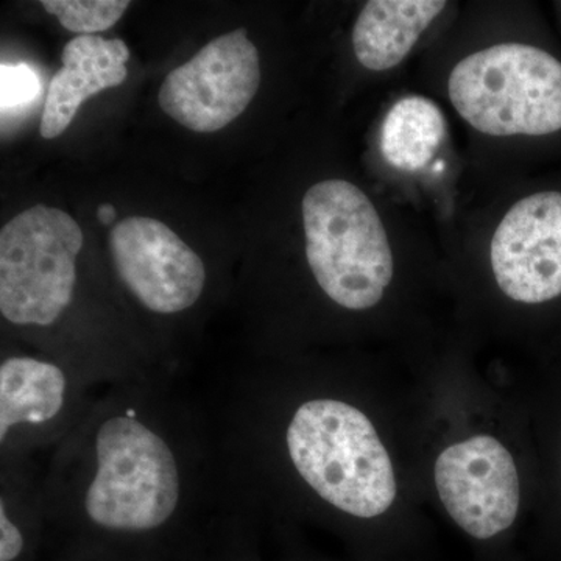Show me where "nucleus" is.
<instances>
[{
    "instance_id": "1a4fd4ad",
    "label": "nucleus",
    "mask_w": 561,
    "mask_h": 561,
    "mask_svg": "<svg viewBox=\"0 0 561 561\" xmlns=\"http://www.w3.org/2000/svg\"><path fill=\"white\" fill-rule=\"evenodd\" d=\"M497 286L512 300L538 305L561 295V192L516 203L491 241Z\"/></svg>"
},
{
    "instance_id": "39448f33",
    "label": "nucleus",
    "mask_w": 561,
    "mask_h": 561,
    "mask_svg": "<svg viewBox=\"0 0 561 561\" xmlns=\"http://www.w3.org/2000/svg\"><path fill=\"white\" fill-rule=\"evenodd\" d=\"M83 231L65 210L32 206L0 231V312L18 327H50L69 308Z\"/></svg>"
},
{
    "instance_id": "f257e3e1",
    "label": "nucleus",
    "mask_w": 561,
    "mask_h": 561,
    "mask_svg": "<svg viewBox=\"0 0 561 561\" xmlns=\"http://www.w3.org/2000/svg\"><path fill=\"white\" fill-rule=\"evenodd\" d=\"M286 443L302 481L332 507L367 519L393 504V465L359 409L337 400L305 402L290 420Z\"/></svg>"
},
{
    "instance_id": "4468645a",
    "label": "nucleus",
    "mask_w": 561,
    "mask_h": 561,
    "mask_svg": "<svg viewBox=\"0 0 561 561\" xmlns=\"http://www.w3.org/2000/svg\"><path fill=\"white\" fill-rule=\"evenodd\" d=\"M41 5L62 27L80 36H94L113 27L130 7L128 0H43Z\"/></svg>"
},
{
    "instance_id": "dca6fc26",
    "label": "nucleus",
    "mask_w": 561,
    "mask_h": 561,
    "mask_svg": "<svg viewBox=\"0 0 561 561\" xmlns=\"http://www.w3.org/2000/svg\"><path fill=\"white\" fill-rule=\"evenodd\" d=\"M24 535L7 511L5 497L0 501V561H16L24 551Z\"/></svg>"
},
{
    "instance_id": "f3484780",
    "label": "nucleus",
    "mask_w": 561,
    "mask_h": 561,
    "mask_svg": "<svg viewBox=\"0 0 561 561\" xmlns=\"http://www.w3.org/2000/svg\"><path fill=\"white\" fill-rule=\"evenodd\" d=\"M98 219L101 220L103 225L113 224V220L116 219V209H114V206L110 205V203L99 206Z\"/></svg>"
},
{
    "instance_id": "6e6552de",
    "label": "nucleus",
    "mask_w": 561,
    "mask_h": 561,
    "mask_svg": "<svg viewBox=\"0 0 561 561\" xmlns=\"http://www.w3.org/2000/svg\"><path fill=\"white\" fill-rule=\"evenodd\" d=\"M110 249L122 283L149 311L171 316L202 297L206 271L201 256L162 221H119L111 231Z\"/></svg>"
},
{
    "instance_id": "ddd939ff",
    "label": "nucleus",
    "mask_w": 561,
    "mask_h": 561,
    "mask_svg": "<svg viewBox=\"0 0 561 561\" xmlns=\"http://www.w3.org/2000/svg\"><path fill=\"white\" fill-rule=\"evenodd\" d=\"M445 135L442 110L430 99L409 95L394 103L383 119V158L400 171L419 172L434 160Z\"/></svg>"
},
{
    "instance_id": "0eeeda50",
    "label": "nucleus",
    "mask_w": 561,
    "mask_h": 561,
    "mask_svg": "<svg viewBox=\"0 0 561 561\" xmlns=\"http://www.w3.org/2000/svg\"><path fill=\"white\" fill-rule=\"evenodd\" d=\"M435 485L454 522L478 540L507 530L518 515L515 460L490 435L445 449L435 461Z\"/></svg>"
},
{
    "instance_id": "f8f14e48",
    "label": "nucleus",
    "mask_w": 561,
    "mask_h": 561,
    "mask_svg": "<svg viewBox=\"0 0 561 561\" xmlns=\"http://www.w3.org/2000/svg\"><path fill=\"white\" fill-rule=\"evenodd\" d=\"M68 378L58 365L35 357H9L0 365V443L16 426H43L60 415Z\"/></svg>"
},
{
    "instance_id": "9b49d317",
    "label": "nucleus",
    "mask_w": 561,
    "mask_h": 561,
    "mask_svg": "<svg viewBox=\"0 0 561 561\" xmlns=\"http://www.w3.org/2000/svg\"><path fill=\"white\" fill-rule=\"evenodd\" d=\"M445 7L443 0L368 2L354 24L353 47L357 60L370 70L400 65Z\"/></svg>"
},
{
    "instance_id": "7ed1b4c3",
    "label": "nucleus",
    "mask_w": 561,
    "mask_h": 561,
    "mask_svg": "<svg viewBox=\"0 0 561 561\" xmlns=\"http://www.w3.org/2000/svg\"><path fill=\"white\" fill-rule=\"evenodd\" d=\"M302 221L321 290L351 311L378 305L393 278V254L370 198L350 181H321L302 198Z\"/></svg>"
},
{
    "instance_id": "f03ea898",
    "label": "nucleus",
    "mask_w": 561,
    "mask_h": 561,
    "mask_svg": "<svg viewBox=\"0 0 561 561\" xmlns=\"http://www.w3.org/2000/svg\"><path fill=\"white\" fill-rule=\"evenodd\" d=\"M181 468L164 437L133 413L103 420L94 437V476L83 493L84 516L102 530L161 529L181 501Z\"/></svg>"
},
{
    "instance_id": "423d86ee",
    "label": "nucleus",
    "mask_w": 561,
    "mask_h": 561,
    "mask_svg": "<svg viewBox=\"0 0 561 561\" xmlns=\"http://www.w3.org/2000/svg\"><path fill=\"white\" fill-rule=\"evenodd\" d=\"M260 83V54L245 28H239L210 41L190 61L173 69L162 83L158 102L187 130L214 133L241 116Z\"/></svg>"
},
{
    "instance_id": "2eb2a0df",
    "label": "nucleus",
    "mask_w": 561,
    "mask_h": 561,
    "mask_svg": "<svg viewBox=\"0 0 561 561\" xmlns=\"http://www.w3.org/2000/svg\"><path fill=\"white\" fill-rule=\"evenodd\" d=\"M38 76L28 66H2L0 70V103L2 111L20 108L38 98Z\"/></svg>"
},
{
    "instance_id": "9d476101",
    "label": "nucleus",
    "mask_w": 561,
    "mask_h": 561,
    "mask_svg": "<svg viewBox=\"0 0 561 561\" xmlns=\"http://www.w3.org/2000/svg\"><path fill=\"white\" fill-rule=\"evenodd\" d=\"M61 60L62 68L50 80L44 102L39 130L46 139L68 130L87 99L124 83L130 50L122 39L77 36L66 44Z\"/></svg>"
},
{
    "instance_id": "20e7f679",
    "label": "nucleus",
    "mask_w": 561,
    "mask_h": 561,
    "mask_svg": "<svg viewBox=\"0 0 561 561\" xmlns=\"http://www.w3.org/2000/svg\"><path fill=\"white\" fill-rule=\"evenodd\" d=\"M454 108L490 136L561 130V62L526 44H500L463 58L449 77Z\"/></svg>"
}]
</instances>
